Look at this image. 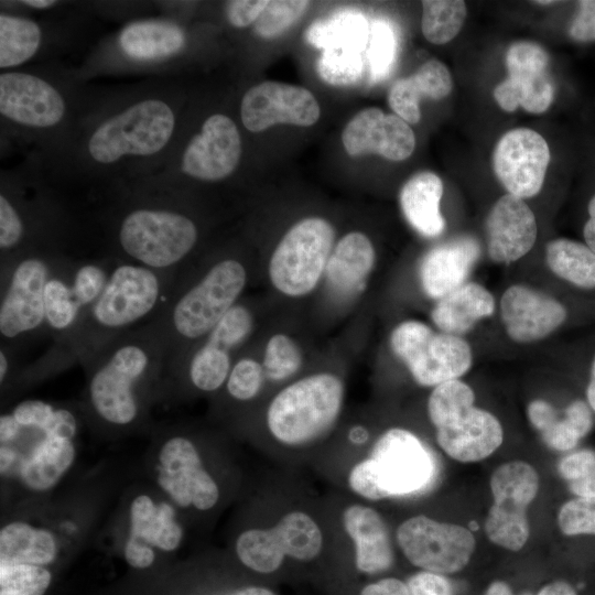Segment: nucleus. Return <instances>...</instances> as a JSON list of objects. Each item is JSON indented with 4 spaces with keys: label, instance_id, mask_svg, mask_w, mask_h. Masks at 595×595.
Returning <instances> with one entry per match:
<instances>
[{
    "label": "nucleus",
    "instance_id": "obj_10",
    "mask_svg": "<svg viewBox=\"0 0 595 595\" xmlns=\"http://www.w3.org/2000/svg\"><path fill=\"white\" fill-rule=\"evenodd\" d=\"M67 252L32 250L0 262L1 345L17 354L46 335L45 288Z\"/></svg>",
    "mask_w": 595,
    "mask_h": 595
},
{
    "label": "nucleus",
    "instance_id": "obj_4",
    "mask_svg": "<svg viewBox=\"0 0 595 595\" xmlns=\"http://www.w3.org/2000/svg\"><path fill=\"white\" fill-rule=\"evenodd\" d=\"M85 409L101 429H136L161 393L165 346L150 322L111 339L84 364Z\"/></svg>",
    "mask_w": 595,
    "mask_h": 595
},
{
    "label": "nucleus",
    "instance_id": "obj_12",
    "mask_svg": "<svg viewBox=\"0 0 595 595\" xmlns=\"http://www.w3.org/2000/svg\"><path fill=\"white\" fill-rule=\"evenodd\" d=\"M435 470L423 442L405 429L392 428L375 442L369 457L351 468L348 485L369 500L411 496L431 485Z\"/></svg>",
    "mask_w": 595,
    "mask_h": 595
},
{
    "label": "nucleus",
    "instance_id": "obj_20",
    "mask_svg": "<svg viewBox=\"0 0 595 595\" xmlns=\"http://www.w3.org/2000/svg\"><path fill=\"white\" fill-rule=\"evenodd\" d=\"M490 490L486 534L495 544L517 552L530 536L527 509L539 490L538 473L523 461L504 463L490 476Z\"/></svg>",
    "mask_w": 595,
    "mask_h": 595
},
{
    "label": "nucleus",
    "instance_id": "obj_23",
    "mask_svg": "<svg viewBox=\"0 0 595 595\" xmlns=\"http://www.w3.org/2000/svg\"><path fill=\"white\" fill-rule=\"evenodd\" d=\"M239 115L242 126L256 133L278 123L312 126L318 120L321 108L309 89L266 80L244 94Z\"/></svg>",
    "mask_w": 595,
    "mask_h": 595
},
{
    "label": "nucleus",
    "instance_id": "obj_41",
    "mask_svg": "<svg viewBox=\"0 0 595 595\" xmlns=\"http://www.w3.org/2000/svg\"><path fill=\"white\" fill-rule=\"evenodd\" d=\"M466 18V4L461 0L422 1L421 29L424 37L433 44L453 40Z\"/></svg>",
    "mask_w": 595,
    "mask_h": 595
},
{
    "label": "nucleus",
    "instance_id": "obj_36",
    "mask_svg": "<svg viewBox=\"0 0 595 595\" xmlns=\"http://www.w3.org/2000/svg\"><path fill=\"white\" fill-rule=\"evenodd\" d=\"M589 408L588 403L575 400L561 415L549 402L537 399L529 403L527 414L549 447L569 451L574 448L592 428L593 418Z\"/></svg>",
    "mask_w": 595,
    "mask_h": 595
},
{
    "label": "nucleus",
    "instance_id": "obj_54",
    "mask_svg": "<svg viewBox=\"0 0 595 595\" xmlns=\"http://www.w3.org/2000/svg\"><path fill=\"white\" fill-rule=\"evenodd\" d=\"M14 4L19 8H24L25 11H33V12H55V10L60 7H62V2L56 0H23L19 2H14Z\"/></svg>",
    "mask_w": 595,
    "mask_h": 595
},
{
    "label": "nucleus",
    "instance_id": "obj_27",
    "mask_svg": "<svg viewBox=\"0 0 595 595\" xmlns=\"http://www.w3.org/2000/svg\"><path fill=\"white\" fill-rule=\"evenodd\" d=\"M342 142L349 156L374 153L391 161L408 159L415 148L409 123L376 107L363 109L347 122Z\"/></svg>",
    "mask_w": 595,
    "mask_h": 595
},
{
    "label": "nucleus",
    "instance_id": "obj_1",
    "mask_svg": "<svg viewBox=\"0 0 595 595\" xmlns=\"http://www.w3.org/2000/svg\"><path fill=\"white\" fill-rule=\"evenodd\" d=\"M182 108L173 79L91 95L67 149L48 171L99 191L147 178L177 145Z\"/></svg>",
    "mask_w": 595,
    "mask_h": 595
},
{
    "label": "nucleus",
    "instance_id": "obj_24",
    "mask_svg": "<svg viewBox=\"0 0 595 595\" xmlns=\"http://www.w3.org/2000/svg\"><path fill=\"white\" fill-rule=\"evenodd\" d=\"M548 63V53L540 45L527 41L511 44L506 54L508 77L493 93L499 107L508 112L518 106L531 113L544 112L554 95Z\"/></svg>",
    "mask_w": 595,
    "mask_h": 595
},
{
    "label": "nucleus",
    "instance_id": "obj_44",
    "mask_svg": "<svg viewBox=\"0 0 595 595\" xmlns=\"http://www.w3.org/2000/svg\"><path fill=\"white\" fill-rule=\"evenodd\" d=\"M264 380L261 361L244 355L236 358L224 387L232 400L248 402L259 394Z\"/></svg>",
    "mask_w": 595,
    "mask_h": 595
},
{
    "label": "nucleus",
    "instance_id": "obj_15",
    "mask_svg": "<svg viewBox=\"0 0 595 595\" xmlns=\"http://www.w3.org/2000/svg\"><path fill=\"white\" fill-rule=\"evenodd\" d=\"M253 329L252 310L238 302L169 371L163 380L162 392L174 385L201 393H213L221 389L236 360V353L247 343Z\"/></svg>",
    "mask_w": 595,
    "mask_h": 595
},
{
    "label": "nucleus",
    "instance_id": "obj_42",
    "mask_svg": "<svg viewBox=\"0 0 595 595\" xmlns=\"http://www.w3.org/2000/svg\"><path fill=\"white\" fill-rule=\"evenodd\" d=\"M363 52L349 48H326L322 51L316 72L327 84L337 87L357 85L365 72Z\"/></svg>",
    "mask_w": 595,
    "mask_h": 595
},
{
    "label": "nucleus",
    "instance_id": "obj_6",
    "mask_svg": "<svg viewBox=\"0 0 595 595\" xmlns=\"http://www.w3.org/2000/svg\"><path fill=\"white\" fill-rule=\"evenodd\" d=\"M78 429L74 411L44 400H24L2 413V480L34 495L52 491L77 459Z\"/></svg>",
    "mask_w": 595,
    "mask_h": 595
},
{
    "label": "nucleus",
    "instance_id": "obj_29",
    "mask_svg": "<svg viewBox=\"0 0 595 595\" xmlns=\"http://www.w3.org/2000/svg\"><path fill=\"white\" fill-rule=\"evenodd\" d=\"M489 257L509 263L526 256L537 239V221L526 202L512 194L502 195L491 207L487 219Z\"/></svg>",
    "mask_w": 595,
    "mask_h": 595
},
{
    "label": "nucleus",
    "instance_id": "obj_2",
    "mask_svg": "<svg viewBox=\"0 0 595 595\" xmlns=\"http://www.w3.org/2000/svg\"><path fill=\"white\" fill-rule=\"evenodd\" d=\"M104 193L107 202L99 223L108 255L181 277L202 237L199 223L185 205V194L140 183Z\"/></svg>",
    "mask_w": 595,
    "mask_h": 595
},
{
    "label": "nucleus",
    "instance_id": "obj_5",
    "mask_svg": "<svg viewBox=\"0 0 595 595\" xmlns=\"http://www.w3.org/2000/svg\"><path fill=\"white\" fill-rule=\"evenodd\" d=\"M180 275L116 259L109 279L66 342L39 359L44 376L84 364L117 336L150 323L165 305Z\"/></svg>",
    "mask_w": 595,
    "mask_h": 595
},
{
    "label": "nucleus",
    "instance_id": "obj_30",
    "mask_svg": "<svg viewBox=\"0 0 595 595\" xmlns=\"http://www.w3.org/2000/svg\"><path fill=\"white\" fill-rule=\"evenodd\" d=\"M479 245L469 236H461L429 250L419 266L424 293L440 300L465 283L479 257Z\"/></svg>",
    "mask_w": 595,
    "mask_h": 595
},
{
    "label": "nucleus",
    "instance_id": "obj_48",
    "mask_svg": "<svg viewBox=\"0 0 595 595\" xmlns=\"http://www.w3.org/2000/svg\"><path fill=\"white\" fill-rule=\"evenodd\" d=\"M267 3L266 0L227 1L224 6L225 18L232 28H247L256 22Z\"/></svg>",
    "mask_w": 595,
    "mask_h": 595
},
{
    "label": "nucleus",
    "instance_id": "obj_28",
    "mask_svg": "<svg viewBox=\"0 0 595 595\" xmlns=\"http://www.w3.org/2000/svg\"><path fill=\"white\" fill-rule=\"evenodd\" d=\"M501 320L517 343L540 340L566 320L567 311L556 299L522 284L509 286L500 300Z\"/></svg>",
    "mask_w": 595,
    "mask_h": 595
},
{
    "label": "nucleus",
    "instance_id": "obj_35",
    "mask_svg": "<svg viewBox=\"0 0 595 595\" xmlns=\"http://www.w3.org/2000/svg\"><path fill=\"white\" fill-rule=\"evenodd\" d=\"M375 262L370 239L364 232L350 231L334 246L326 263L325 281L336 292H356L365 286Z\"/></svg>",
    "mask_w": 595,
    "mask_h": 595
},
{
    "label": "nucleus",
    "instance_id": "obj_32",
    "mask_svg": "<svg viewBox=\"0 0 595 595\" xmlns=\"http://www.w3.org/2000/svg\"><path fill=\"white\" fill-rule=\"evenodd\" d=\"M61 554L60 539L47 527L15 519L0 529V562L28 563L57 571Z\"/></svg>",
    "mask_w": 595,
    "mask_h": 595
},
{
    "label": "nucleus",
    "instance_id": "obj_25",
    "mask_svg": "<svg viewBox=\"0 0 595 595\" xmlns=\"http://www.w3.org/2000/svg\"><path fill=\"white\" fill-rule=\"evenodd\" d=\"M549 162L547 141L529 128L506 132L493 154L496 176L509 194L520 198L532 197L540 192Z\"/></svg>",
    "mask_w": 595,
    "mask_h": 595
},
{
    "label": "nucleus",
    "instance_id": "obj_21",
    "mask_svg": "<svg viewBox=\"0 0 595 595\" xmlns=\"http://www.w3.org/2000/svg\"><path fill=\"white\" fill-rule=\"evenodd\" d=\"M177 508L167 498L148 493L136 495L128 507L122 555L130 569L151 571L162 554L176 552L184 539Z\"/></svg>",
    "mask_w": 595,
    "mask_h": 595
},
{
    "label": "nucleus",
    "instance_id": "obj_57",
    "mask_svg": "<svg viewBox=\"0 0 595 595\" xmlns=\"http://www.w3.org/2000/svg\"><path fill=\"white\" fill-rule=\"evenodd\" d=\"M536 595H577V592L569 582L558 580L543 585Z\"/></svg>",
    "mask_w": 595,
    "mask_h": 595
},
{
    "label": "nucleus",
    "instance_id": "obj_26",
    "mask_svg": "<svg viewBox=\"0 0 595 595\" xmlns=\"http://www.w3.org/2000/svg\"><path fill=\"white\" fill-rule=\"evenodd\" d=\"M0 68L3 71L29 67L47 58L71 40L69 31L52 20H36L28 12L1 6Z\"/></svg>",
    "mask_w": 595,
    "mask_h": 595
},
{
    "label": "nucleus",
    "instance_id": "obj_40",
    "mask_svg": "<svg viewBox=\"0 0 595 595\" xmlns=\"http://www.w3.org/2000/svg\"><path fill=\"white\" fill-rule=\"evenodd\" d=\"M545 261L559 278L578 288H595V253L585 244L567 238L551 240Z\"/></svg>",
    "mask_w": 595,
    "mask_h": 595
},
{
    "label": "nucleus",
    "instance_id": "obj_37",
    "mask_svg": "<svg viewBox=\"0 0 595 595\" xmlns=\"http://www.w3.org/2000/svg\"><path fill=\"white\" fill-rule=\"evenodd\" d=\"M495 312V299L482 284L465 282L442 299L431 311L437 328L446 334L459 336Z\"/></svg>",
    "mask_w": 595,
    "mask_h": 595
},
{
    "label": "nucleus",
    "instance_id": "obj_43",
    "mask_svg": "<svg viewBox=\"0 0 595 595\" xmlns=\"http://www.w3.org/2000/svg\"><path fill=\"white\" fill-rule=\"evenodd\" d=\"M302 363V350L290 335L277 333L267 340L261 361L266 379L283 381L295 375Z\"/></svg>",
    "mask_w": 595,
    "mask_h": 595
},
{
    "label": "nucleus",
    "instance_id": "obj_46",
    "mask_svg": "<svg viewBox=\"0 0 595 595\" xmlns=\"http://www.w3.org/2000/svg\"><path fill=\"white\" fill-rule=\"evenodd\" d=\"M396 34L386 21H375L370 26L367 44V64L372 80L383 78L393 65L396 56Z\"/></svg>",
    "mask_w": 595,
    "mask_h": 595
},
{
    "label": "nucleus",
    "instance_id": "obj_51",
    "mask_svg": "<svg viewBox=\"0 0 595 595\" xmlns=\"http://www.w3.org/2000/svg\"><path fill=\"white\" fill-rule=\"evenodd\" d=\"M569 34L577 42L595 41V0L578 2V10L570 25Z\"/></svg>",
    "mask_w": 595,
    "mask_h": 595
},
{
    "label": "nucleus",
    "instance_id": "obj_56",
    "mask_svg": "<svg viewBox=\"0 0 595 595\" xmlns=\"http://www.w3.org/2000/svg\"><path fill=\"white\" fill-rule=\"evenodd\" d=\"M569 487L577 497H595V473L584 478L570 482Z\"/></svg>",
    "mask_w": 595,
    "mask_h": 595
},
{
    "label": "nucleus",
    "instance_id": "obj_50",
    "mask_svg": "<svg viewBox=\"0 0 595 595\" xmlns=\"http://www.w3.org/2000/svg\"><path fill=\"white\" fill-rule=\"evenodd\" d=\"M559 472L569 482L594 474L595 453L589 450H582L565 456L559 464Z\"/></svg>",
    "mask_w": 595,
    "mask_h": 595
},
{
    "label": "nucleus",
    "instance_id": "obj_31",
    "mask_svg": "<svg viewBox=\"0 0 595 595\" xmlns=\"http://www.w3.org/2000/svg\"><path fill=\"white\" fill-rule=\"evenodd\" d=\"M343 524L354 541L355 565L360 573L376 575L392 566L394 556L389 531L375 509L351 505L343 512Z\"/></svg>",
    "mask_w": 595,
    "mask_h": 595
},
{
    "label": "nucleus",
    "instance_id": "obj_59",
    "mask_svg": "<svg viewBox=\"0 0 595 595\" xmlns=\"http://www.w3.org/2000/svg\"><path fill=\"white\" fill-rule=\"evenodd\" d=\"M586 398L588 405L595 412V354L591 365L589 380L586 388Z\"/></svg>",
    "mask_w": 595,
    "mask_h": 595
},
{
    "label": "nucleus",
    "instance_id": "obj_55",
    "mask_svg": "<svg viewBox=\"0 0 595 595\" xmlns=\"http://www.w3.org/2000/svg\"><path fill=\"white\" fill-rule=\"evenodd\" d=\"M588 219L583 228L585 245L595 253V195L591 198L588 206Z\"/></svg>",
    "mask_w": 595,
    "mask_h": 595
},
{
    "label": "nucleus",
    "instance_id": "obj_7",
    "mask_svg": "<svg viewBox=\"0 0 595 595\" xmlns=\"http://www.w3.org/2000/svg\"><path fill=\"white\" fill-rule=\"evenodd\" d=\"M248 278L245 262L235 256L216 258L196 273L186 270L181 274L151 321L165 346L164 377L239 302Z\"/></svg>",
    "mask_w": 595,
    "mask_h": 595
},
{
    "label": "nucleus",
    "instance_id": "obj_17",
    "mask_svg": "<svg viewBox=\"0 0 595 595\" xmlns=\"http://www.w3.org/2000/svg\"><path fill=\"white\" fill-rule=\"evenodd\" d=\"M334 238V228L324 218L306 217L295 223L270 258L268 274L272 285L291 298L311 293L324 277Z\"/></svg>",
    "mask_w": 595,
    "mask_h": 595
},
{
    "label": "nucleus",
    "instance_id": "obj_53",
    "mask_svg": "<svg viewBox=\"0 0 595 595\" xmlns=\"http://www.w3.org/2000/svg\"><path fill=\"white\" fill-rule=\"evenodd\" d=\"M186 595H278L269 587L260 585H245L212 594H186Z\"/></svg>",
    "mask_w": 595,
    "mask_h": 595
},
{
    "label": "nucleus",
    "instance_id": "obj_19",
    "mask_svg": "<svg viewBox=\"0 0 595 595\" xmlns=\"http://www.w3.org/2000/svg\"><path fill=\"white\" fill-rule=\"evenodd\" d=\"M153 477L177 509L206 511L219 500V487L205 468L198 447L184 433L166 434L155 452Z\"/></svg>",
    "mask_w": 595,
    "mask_h": 595
},
{
    "label": "nucleus",
    "instance_id": "obj_47",
    "mask_svg": "<svg viewBox=\"0 0 595 595\" xmlns=\"http://www.w3.org/2000/svg\"><path fill=\"white\" fill-rule=\"evenodd\" d=\"M558 524L566 536L595 534V497H576L563 504Z\"/></svg>",
    "mask_w": 595,
    "mask_h": 595
},
{
    "label": "nucleus",
    "instance_id": "obj_9",
    "mask_svg": "<svg viewBox=\"0 0 595 595\" xmlns=\"http://www.w3.org/2000/svg\"><path fill=\"white\" fill-rule=\"evenodd\" d=\"M188 45L186 26L172 13L139 18L98 43L76 73L84 82L97 74L173 76Z\"/></svg>",
    "mask_w": 595,
    "mask_h": 595
},
{
    "label": "nucleus",
    "instance_id": "obj_22",
    "mask_svg": "<svg viewBox=\"0 0 595 595\" xmlns=\"http://www.w3.org/2000/svg\"><path fill=\"white\" fill-rule=\"evenodd\" d=\"M396 537L399 548L412 565L443 575L462 571L476 545L467 528L423 515L404 520L398 527Z\"/></svg>",
    "mask_w": 595,
    "mask_h": 595
},
{
    "label": "nucleus",
    "instance_id": "obj_13",
    "mask_svg": "<svg viewBox=\"0 0 595 595\" xmlns=\"http://www.w3.org/2000/svg\"><path fill=\"white\" fill-rule=\"evenodd\" d=\"M474 402L473 389L459 379L434 387L428 399V415L435 428L437 444L446 455L462 463L488 457L504 440L499 420Z\"/></svg>",
    "mask_w": 595,
    "mask_h": 595
},
{
    "label": "nucleus",
    "instance_id": "obj_8",
    "mask_svg": "<svg viewBox=\"0 0 595 595\" xmlns=\"http://www.w3.org/2000/svg\"><path fill=\"white\" fill-rule=\"evenodd\" d=\"M1 173L0 262L32 250L66 252L75 216L46 184L44 173Z\"/></svg>",
    "mask_w": 595,
    "mask_h": 595
},
{
    "label": "nucleus",
    "instance_id": "obj_58",
    "mask_svg": "<svg viewBox=\"0 0 595 595\" xmlns=\"http://www.w3.org/2000/svg\"><path fill=\"white\" fill-rule=\"evenodd\" d=\"M483 595H518L515 594L512 588L505 581L491 582ZM519 595H531L530 593H522Z\"/></svg>",
    "mask_w": 595,
    "mask_h": 595
},
{
    "label": "nucleus",
    "instance_id": "obj_11",
    "mask_svg": "<svg viewBox=\"0 0 595 595\" xmlns=\"http://www.w3.org/2000/svg\"><path fill=\"white\" fill-rule=\"evenodd\" d=\"M242 156V140L234 119L207 116L198 130L182 136L165 164L153 175L131 182L181 193L188 182L217 183L231 176Z\"/></svg>",
    "mask_w": 595,
    "mask_h": 595
},
{
    "label": "nucleus",
    "instance_id": "obj_3",
    "mask_svg": "<svg viewBox=\"0 0 595 595\" xmlns=\"http://www.w3.org/2000/svg\"><path fill=\"white\" fill-rule=\"evenodd\" d=\"M76 71L24 67L0 74L1 136L32 149L50 170L63 155L84 115L90 91Z\"/></svg>",
    "mask_w": 595,
    "mask_h": 595
},
{
    "label": "nucleus",
    "instance_id": "obj_60",
    "mask_svg": "<svg viewBox=\"0 0 595 595\" xmlns=\"http://www.w3.org/2000/svg\"><path fill=\"white\" fill-rule=\"evenodd\" d=\"M368 439L367 431L361 426L353 428L349 432V440L353 443L361 444Z\"/></svg>",
    "mask_w": 595,
    "mask_h": 595
},
{
    "label": "nucleus",
    "instance_id": "obj_61",
    "mask_svg": "<svg viewBox=\"0 0 595 595\" xmlns=\"http://www.w3.org/2000/svg\"><path fill=\"white\" fill-rule=\"evenodd\" d=\"M537 3H539V4H541V3L542 4H548V3H553V1H537Z\"/></svg>",
    "mask_w": 595,
    "mask_h": 595
},
{
    "label": "nucleus",
    "instance_id": "obj_52",
    "mask_svg": "<svg viewBox=\"0 0 595 595\" xmlns=\"http://www.w3.org/2000/svg\"><path fill=\"white\" fill-rule=\"evenodd\" d=\"M359 595H411L405 582L397 577H383L365 585Z\"/></svg>",
    "mask_w": 595,
    "mask_h": 595
},
{
    "label": "nucleus",
    "instance_id": "obj_14",
    "mask_svg": "<svg viewBox=\"0 0 595 595\" xmlns=\"http://www.w3.org/2000/svg\"><path fill=\"white\" fill-rule=\"evenodd\" d=\"M344 401L343 381L317 372L283 388L270 402L266 422L280 443L299 446L325 434L338 419Z\"/></svg>",
    "mask_w": 595,
    "mask_h": 595
},
{
    "label": "nucleus",
    "instance_id": "obj_16",
    "mask_svg": "<svg viewBox=\"0 0 595 595\" xmlns=\"http://www.w3.org/2000/svg\"><path fill=\"white\" fill-rule=\"evenodd\" d=\"M116 258L75 259L64 255L45 288L46 335L62 346L102 292Z\"/></svg>",
    "mask_w": 595,
    "mask_h": 595
},
{
    "label": "nucleus",
    "instance_id": "obj_39",
    "mask_svg": "<svg viewBox=\"0 0 595 595\" xmlns=\"http://www.w3.org/2000/svg\"><path fill=\"white\" fill-rule=\"evenodd\" d=\"M370 28L363 13L346 9L314 21L305 40L320 50L349 48L363 52L368 44Z\"/></svg>",
    "mask_w": 595,
    "mask_h": 595
},
{
    "label": "nucleus",
    "instance_id": "obj_38",
    "mask_svg": "<svg viewBox=\"0 0 595 595\" xmlns=\"http://www.w3.org/2000/svg\"><path fill=\"white\" fill-rule=\"evenodd\" d=\"M442 195V180L430 171L414 174L400 191L401 210L422 236L436 237L444 230L445 221L440 209Z\"/></svg>",
    "mask_w": 595,
    "mask_h": 595
},
{
    "label": "nucleus",
    "instance_id": "obj_45",
    "mask_svg": "<svg viewBox=\"0 0 595 595\" xmlns=\"http://www.w3.org/2000/svg\"><path fill=\"white\" fill-rule=\"evenodd\" d=\"M309 1H268L253 25V32L261 39H273L286 31L305 12Z\"/></svg>",
    "mask_w": 595,
    "mask_h": 595
},
{
    "label": "nucleus",
    "instance_id": "obj_18",
    "mask_svg": "<svg viewBox=\"0 0 595 595\" xmlns=\"http://www.w3.org/2000/svg\"><path fill=\"white\" fill-rule=\"evenodd\" d=\"M389 342L393 354L423 387L458 379L472 366V349L464 338L436 333L420 321L401 322L391 332Z\"/></svg>",
    "mask_w": 595,
    "mask_h": 595
},
{
    "label": "nucleus",
    "instance_id": "obj_34",
    "mask_svg": "<svg viewBox=\"0 0 595 595\" xmlns=\"http://www.w3.org/2000/svg\"><path fill=\"white\" fill-rule=\"evenodd\" d=\"M264 542L271 562L280 569L285 558L301 562L314 560L322 550L323 536L311 516L295 510L264 529Z\"/></svg>",
    "mask_w": 595,
    "mask_h": 595
},
{
    "label": "nucleus",
    "instance_id": "obj_49",
    "mask_svg": "<svg viewBox=\"0 0 595 595\" xmlns=\"http://www.w3.org/2000/svg\"><path fill=\"white\" fill-rule=\"evenodd\" d=\"M411 595H453V587L446 575L420 571L405 582Z\"/></svg>",
    "mask_w": 595,
    "mask_h": 595
},
{
    "label": "nucleus",
    "instance_id": "obj_33",
    "mask_svg": "<svg viewBox=\"0 0 595 595\" xmlns=\"http://www.w3.org/2000/svg\"><path fill=\"white\" fill-rule=\"evenodd\" d=\"M452 88V76L445 64L430 60L411 76L393 83L389 90L388 102L397 116L414 125L421 119L422 98L439 100L450 95Z\"/></svg>",
    "mask_w": 595,
    "mask_h": 595
}]
</instances>
